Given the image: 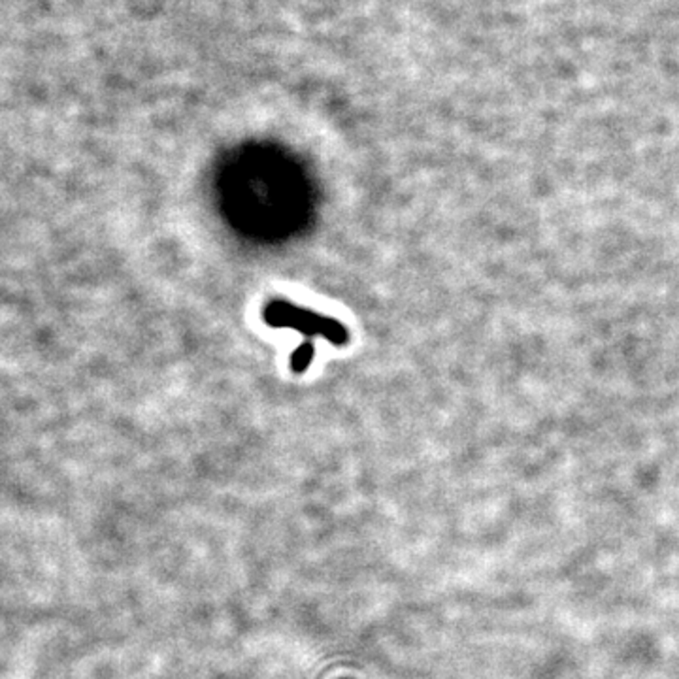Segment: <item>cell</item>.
Wrapping results in <instances>:
<instances>
[{
    "label": "cell",
    "mask_w": 679,
    "mask_h": 679,
    "mask_svg": "<svg viewBox=\"0 0 679 679\" xmlns=\"http://www.w3.org/2000/svg\"><path fill=\"white\" fill-rule=\"evenodd\" d=\"M263 315L270 326L295 329V331H300L308 336L325 338L326 342L334 343V346H343L349 340L348 329L340 321L315 314L306 308H298L287 300H270Z\"/></svg>",
    "instance_id": "cell-1"
},
{
    "label": "cell",
    "mask_w": 679,
    "mask_h": 679,
    "mask_svg": "<svg viewBox=\"0 0 679 679\" xmlns=\"http://www.w3.org/2000/svg\"><path fill=\"white\" fill-rule=\"evenodd\" d=\"M314 343L312 342H304L302 346H298V349L292 353L291 357V368L298 374H302V372L308 370L309 363L314 359Z\"/></svg>",
    "instance_id": "cell-2"
}]
</instances>
